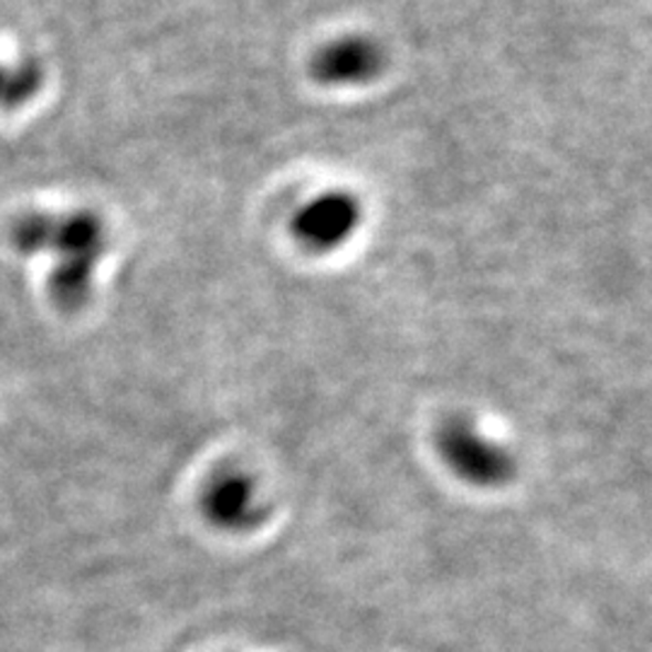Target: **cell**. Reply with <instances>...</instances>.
Wrapping results in <instances>:
<instances>
[{"label":"cell","instance_id":"6da1fadb","mask_svg":"<svg viewBox=\"0 0 652 652\" xmlns=\"http://www.w3.org/2000/svg\"><path fill=\"white\" fill-rule=\"evenodd\" d=\"M440 456L452 472L476 486H501L513 476V456L466 421H450L438 433Z\"/></svg>","mask_w":652,"mask_h":652},{"label":"cell","instance_id":"7a4b0ae2","mask_svg":"<svg viewBox=\"0 0 652 652\" xmlns=\"http://www.w3.org/2000/svg\"><path fill=\"white\" fill-rule=\"evenodd\" d=\"M201 507L206 517L223 529H246L261 515L252 481L234 472L220 474L206 486Z\"/></svg>","mask_w":652,"mask_h":652},{"label":"cell","instance_id":"3957f363","mask_svg":"<svg viewBox=\"0 0 652 652\" xmlns=\"http://www.w3.org/2000/svg\"><path fill=\"white\" fill-rule=\"evenodd\" d=\"M358 223V206L348 196H322L297 218V234L312 246H334Z\"/></svg>","mask_w":652,"mask_h":652},{"label":"cell","instance_id":"277c9868","mask_svg":"<svg viewBox=\"0 0 652 652\" xmlns=\"http://www.w3.org/2000/svg\"><path fill=\"white\" fill-rule=\"evenodd\" d=\"M315 69L324 83L368 81L380 69V51L365 39H344L322 51Z\"/></svg>","mask_w":652,"mask_h":652},{"label":"cell","instance_id":"5b68a950","mask_svg":"<svg viewBox=\"0 0 652 652\" xmlns=\"http://www.w3.org/2000/svg\"><path fill=\"white\" fill-rule=\"evenodd\" d=\"M36 83V75L30 69H20L12 75H6L0 71V97L6 102H18L28 97Z\"/></svg>","mask_w":652,"mask_h":652}]
</instances>
